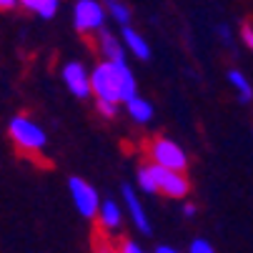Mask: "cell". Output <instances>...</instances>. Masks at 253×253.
Wrapping results in <instances>:
<instances>
[{"label":"cell","instance_id":"obj_22","mask_svg":"<svg viewBox=\"0 0 253 253\" xmlns=\"http://www.w3.org/2000/svg\"><path fill=\"white\" fill-rule=\"evenodd\" d=\"M45 3V0H20V5L23 8H28V10H35V13H38V8Z\"/></svg>","mask_w":253,"mask_h":253},{"label":"cell","instance_id":"obj_12","mask_svg":"<svg viewBox=\"0 0 253 253\" xmlns=\"http://www.w3.org/2000/svg\"><path fill=\"white\" fill-rule=\"evenodd\" d=\"M126 111L128 116L135 121V123H151L153 121V103L146 100V98H133L130 103H126Z\"/></svg>","mask_w":253,"mask_h":253},{"label":"cell","instance_id":"obj_15","mask_svg":"<svg viewBox=\"0 0 253 253\" xmlns=\"http://www.w3.org/2000/svg\"><path fill=\"white\" fill-rule=\"evenodd\" d=\"M135 178H138V186H140V191H146V193H158L156 178H153V173H151V163H148V166L143 163V166L138 168Z\"/></svg>","mask_w":253,"mask_h":253},{"label":"cell","instance_id":"obj_25","mask_svg":"<svg viewBox=\"0 0 253 253\" xmlns=\"http://www.w3.org/2000/svg\"><path fill=\"white\" fill-rule=\"evenodd\" d=\"M156 253H180V251H175V248H170V246H158Z\"/></svg>","mask_w":253,"mask_h":253},{"label":"cell","instance_id":"obj_14","mask_svg":"<svg viewBox=\"0 0 253 253\" xmlns=\"http://www.w3.org/2000/svg\"><path fill=\"white\" fill-rule=\"evenodd\" d=\"M105 8H108L111 18H113L121 28H128V25H130V10L121 3V0H105Z\"/></svg>","mask_w":253,"mask_h":253},{"label":"cell","instance_id":"obj_26","mask_svg":"<svg viewBox=\"0 0 253 253\" xmlns=\"http://www.w3.org/2000/svg\"><path fill=\"white\" fill-rule=\"evenodd\" d=\"M218 33H221V38H223L226 43L231 41V33H228V28H223V25H221V28H218Z\"/></svg>","mask_w":253,"mask_h":253},{"label":"cell","instance_id":"obj_6","mask_svg":"<svg viewBox=\"0 0 253 253\" xmlns=\"http://www.w3.org/2000/svg\"><path fill=\"white\" fill-rule=\"evenodd\" d=\"M151 173L156 178V186H158V193L168 196V198H186L188 191H191V183L186 173H178V170H168L163 166H156L151 163Z\"/></svg>","mask_w":253,"mask_h":253},{"label":"cell","instance_id":"obj_7","mask_svg":"<svg viewBox=\"0 0 253 253\" xmlns=\"http://www.w3.org/2000/svg\"><path fill=\"white\" fill-rule=\"evenodd\" d=\"M63 83L68 85V90L73 93L76 98H88L93 95V88H90V73L85 70L83 63L78 60H70L63 65Z\"/></svg>","mask_w":253,"mask_h":253},{"label":"cell","instance_id":"obj_16","mask_svg":"<svg viewBox=\"0 0 253 253\" xmlns=\"http://www.w3.org/2000/svg\"><path fill=\"white\" fill-rule=\"evenodd\" d=\"M58 8H60V0H45V3L38 8V15H41L43 20H50V18H55Z\"/></svg>","mask_w":253,"mask_h":253},{"label":"cell","instance_id":"obj_23","mask_svg":"<svg viewBox=\"0 0 253 253\" xmlns=\"http://www.w3.org/2000/svg\"><path fill=\"white\" fill-rule=\"evenodd\" d=\"M20 3V0H0V13H5V10H13L15 5Z\"/></svg>","mask_w":253,"mask_h":253},{"label":"cell","instance_id":"obj_13","mask_svg":"<svg viewBox=\"0 0 253 253\" xmlns=\"http://www.w3.org/2000/svg\"><path fill=\"white\" fill-rule=\"evenodd\" d=\"M226 78H228V83L233 85V90L238 93L241 103H251V100H253V85L248 83V78L241 73V70H236V68L228 70V76H226Z\"/></svg>","mask_w":253,"mask_h":253},{"label":"cell","instance_id":"obj_9","mask_svg":"<svg viewBox=\"0 0 253 253\" xmlns=\"http://www.w3.org/2000/svg\"><path fill=\"white\" fill-rule=\"evenodd\" d=\"M98 48H100V55L105 63H126V45L113 33L100 30L98 33Z\"/></svg>","mask_w":253,"mask_h":253},{"label":"cell","instance_id":"obj_20","mask_svg":"<svg viewBox=\"0 0 253 253\" xmlns=\"http://www.w3.org/2000/svg\"><path fill=\"white\" fill-rule=\"evenodd\" d=\"M118 251H121V253H146V251H143V248H140L135 241H130V238H123Z\"/></svg>","mask_w":253,"mask_h":253},{"label":"cell","instance_id":"obj_18","mask_svg":"<svg viewBox=\"0 0 253 253\" xmlns=\"http://www.w3.org/2000/svg\"><path fill=\"white\" fill-rule=\"evenodd\" d=\"M188 253H215L213 246L206 241V238H196L191 246H188Z\"/></svg>","mask_w":253,"mask_h":253},{"label":"cell","instance_id":"obj_10","mask_svg":"<svg viewBox=\"0 0 253 253\" xmlns=\"http://www.w3.org/2000/svg\"><path fill=\"white\" fill-rule=\"evenodd\" d=\"M121 41H123V45H126L135 58H140V60H148V58H151V45H148L146 38H143L138 30H133L130 25L121 30Z\"/></svg>","mask_w":253,"mask_h":253},{"label":"cell","instance_id":"obj_3","mask_svg":"<svg viewBox=\"0 0 253 253\" xmlns=\"http://www.w3.org/2000/svg\"><path fill=\"white\" fill-rule=\"evenodd\" d=\"M148 156L156 166H163L168 170H178V173H186L188 168V156L186 151L178 146L175 140L166 138V135H158L151 140V146H148Z\"/></svg>","mask_w":253,"mask_h":253},{"label":"cell","instance_id":"obj_4","mask_svg":"<svg viewBox=\"0 0 253 253\" xmlns=\"http://www.w3.org/2000/svg\"><path fill=\"white\" fill-rule=\"evenodd\" d=\"M68 188H70V198H73V203H76V208L83 218H98L103 201L98 198V191L88 183V180L73 175L68 180Z\"/></svg>","mask_w":253,"mask_h":253},{"label":"cell","instance_id":"obj_5","mask_svg":"<svg viewBox=\"0 0 253 253\" xmlns=\"http://www.w3.org/2000/svg\"><path fill=\"white\" fill-rule=\"evenodd\" d=\"M105 23V10L98 0H78L73 8V25L78 33H100Z\"/></svg>","mask_w":253,"mask_h":253},{"label":"cell","instance_id":"obj_1","mask_svg":"<svg viewBox=\"0 0 253 253\" xmlns=\"http://www.w3.org/2000/svg\"><path fill=\"white\" fill-rule=\"evenodd\" d=\"M90 88L95 100L105 103H130L133 98H138V83L128 63L100 60L90 70Z\"/></svg>","mask_w":253,"mask_h":253},{"label":"cell","instance_id":"obj_24","mask_svg":"<svg viewBox=\"0 0 253 253\" xmlns=\"http://www.w3.org/2000/svg\"><path fill=\"white\" fill-rule=\"evenodd\" d=\"M183 215H186V218H193V215H196V206L193 203H186L183 206Z\"/></svg>","mask_w":253,"mask_h":253},{"label":"cell","instance_id":"obj_17","mask_svg":"<svg viewBox=\"0 0 253 253\" xmlns=\"http://www.w3.org/2000/svg\"><path fill=\"white\" fill-rule=\"evenodd\" d=\"M95 111L105 118H116L118 116V103H105V100H95Z\"/></svg>","mask_w":253,"mask_h":253},{"label":"cell","instance_id":"obj_19","mask_svg":"<svg viewBox=\"0 0 253 253\" xmlns=\"http://www.w3.org/2000/svg\"><path fill=\"white\" fill-rule=\"evenodd\" d=\"M241 41L248 50H253V25L251 23H243L241 25Z\"/></svg>","mask_w":253,"mask_h":253},{"label":"cell","instance_id":"obj_2","mask_svg":"<svg viewBox=\"0 0 253 253\" xmlns=\"http://www.w3.org/2000/svg\"><path fill=\"white\" fill-rule=\"evenodd\" d=\"M8 133H10L15 146L20 151H25V153H38V151L45 148V143H48L45 130L35 121H30L28 116H15L10 121V126H8Z\"/></svg>","mask_w":253,"mask_h":253},{"label":"cell","instance_id":"obj_11","mask_svg":"<svg viewBox=\"0 0 253 253\" xmlns=\"http://www.w3.org/2000/svg\"><path fill=\"white\" fill-rule=\"evenodd\" d=\"M123 221V213H121V206L111 198H105L103 206H100V213H98V223L103 231H116Z\"/></svg>","mask_w":253,"mask_h":253},{"label":"cell","instance_id":"obj_8","mask_svg":"<svg viewBox=\"0 0 253 253\" xmlns=\"http://www.w3.org/2000/svg\"><path fill=\"white\" fill-rule=\"evenodd\" d=\"M121 196H123V201H126V211L130 213V221L135 223V228H138L140 233L151 236V221H148L146 208H143V203H140V198H138L135 188H133L130 183H123Z\"/></svg>","mask_w":253,"mask_h":253},{"label":"cell","instance_id":"obj_21","mask_svg":"<svg viewBox=\"0 0 253 253\" xmlns=\"http://www.w3.org/2000/svg\"><path fill=\"white\" fill-rule=\"evenodd\" d=\"M95 253H121V251H116L111 243H108V241H95Z\"/></svg>","mask_w":253,"mask_h":253}]
</instances>
